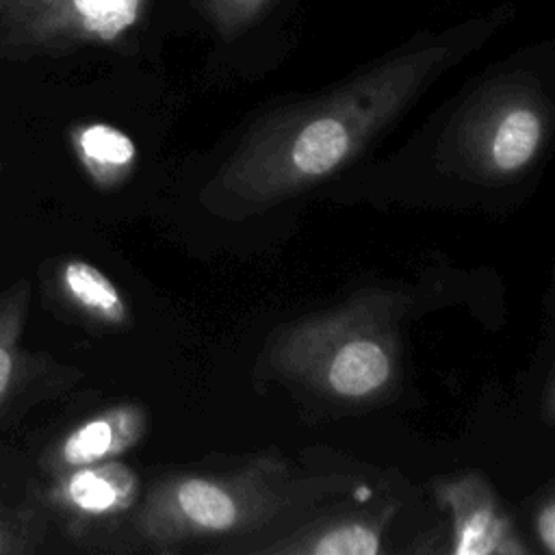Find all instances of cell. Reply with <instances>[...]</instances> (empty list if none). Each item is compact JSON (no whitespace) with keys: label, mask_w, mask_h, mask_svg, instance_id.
I'll return each mask as SVG.
<instances>
[{"label":"cell","mask_w":555,"mask_h":555,"mask_svg":"<svg viewBox=\"0 0 555 555\" xmlns=\"http://www.w3.org/2000/svg\"><path fill=\"white\" fill-rule=\"evenodd\" d=\"M69 139L82 169L100 189L121 184L134 167L137 147L132 139L111 124L76 126Z\"/></svg>","instance_id":"10"},{"label":"cell","mask_w":555,"mask_h":555,"mask_svg":"<svg viewBox=\"0 0 555 555\" xmlns=\"http://www.w3.org/2000/svg\"><path fill=\"white\" fill-rule=\"evenodd\" d=\"M147 0H0V30L28 52L108 46L141 20Z\"/></svg>","instance_id":"5"},{"label":"cell","mask_w":555,"mask_h":555,"mask_svg":"<svg viewBox=\"0 0 555 555\" xmlns=\"http://www.w3.org/2000/svg\"><path fill=\"white\" fill-rule=\"evenodd\" d=\"M496 26L477 20L416 39L336 89L267 115L206 186V204L247 217L336 173Z\"/></svg>","instance_id":"1"},{"label":"cell","mask_w":555,"mask_h":555,"mask_svg":"<svg viewBox=\"0 0 555 555\" xmlns=\"http://www.w3.org/2000/svg\"><path fill=\"white\" fill-rule=\"evenodd\" d=\"M551 106L529 76H503L479 89L453 121L447 160L460 173L494 182L518 176L540 154Z\"/></svg>","instance_id":"4"},{"label":"cell","mask_w":555,"mask_h":555,"mask_svg":"<svg viewBox=\"0 0 555 555\" xmlns=\"http://www.w3.org/2000/svg\"><path fill=\"white\" fill-rule=\"evenodd\" d=\"M533 527H535V533H538V538H540L544 551H546L548 555H553V553H555V503H553L551 496H548V499L544 501V505L538 509Z\"/></svg>","instance_id":"15"},{"label":"cell","mask_w":555,"mask_h":555,"mask_svg":"<svg viewBox=\"0 0 555 555\" xmlns=\"http://www.w3.org/2000/svg\"><path fill=\"white\" fill-rule=\"evenodd\" d=\"M349 475H297L275 457H258L232 473H180L154 483L134 531L152 548L171 553L208 538H236L332 496L349 494Z\"/></svg>","instance_id":"2"},{"label":"cell","mask_w":555,"mask_h":555,"mask_svg":"<svg viewBox=\"0 0 555 555\" xmlns=\"http://www.w3.org/2000/svg\"><path fill=\"white\" fill-rule=\"evenodd\" d=\"M63 297L89 319L104 325H124L128 321V306L119 288L87 260L69 258L56 273Z\"/></svg>","instance_id":"11"},{"label":"cell","mask_w":555,"mask_h":555,"mask_svg":"<svg viewBox=\"0 0 555 555\" xmlns=\"http://www.w3.org/2000/svg\"><path fill=\"white\" fill-rule=\"evenodd\" d=\"M33 516L24 512L0 509V555L26 553L35 548V525Z\"/></svg>","instance_id":"14"},{"label":"cell","mask_w":555,"mask_h":555,"mask_svg":"<svg viewBox=\"0 0 555 555\" xmlns=\"http://www.w3.org/2000/svg\"><path fill=\"white\" fill-rule=\"evenodd\" d=\"M271 0H202L206 17L223 39H234L264 11Z\"/></svg>","instance_id":"13"},{"label":"cell","mask_w":555,"mask_h":555,"mask_svg":"<svg viewBox=\"0 0 555 555\" xmlns=\"http://www.w3.org/2000/svg\"><path fill=\"white\" fill-rule=\"evenodd\" d=\"M438 501L451 514L453 553L457 555H529L488 481L475 473L442 481Z\"/></svg>","instance_id":"6"},{"label":"cell","mask_w":555,"mask_h":555,"mask_svg":"<svg viewBox=\"0 0 555 555\" xmlns=\"http://www.w3.org/2000/svg\"><path fill=\"white\" fill-rule=\"evenodd\" d=\"M403 297L375 291L282 332L269 364L284 377L349 401L382 395L397 377Z\"/></svg>","instance_id":"3"},{"label":"cell","mask_w":555,"mask_h":555,"mask_svg":"<svg viewBox=\"0 0 555 555\" xmlns=\"http://www.w3.org/2000/svg\"><path fill=\"white\" fill-rule=\"evenodd\" d=\"M395 507L366 512H345L327 520L299 527L288 538L251 551L284 555H375L382 548V529L392 518Z\"/></svg>","instance_id":"9"},{"label":"cell","mask_w":555,"mask_h":555,"mask_svg":"<svg viewBox=\"0 0 555 555\" xmlns=\"http://www.w3.org/2000/svg\"><path fill=\"white\" fill-rule=\"evenodd\" d=\"M28 299L30 286L26 280L15 282L0 295V405L4 403V397L11 390L15 377L20 336L28 314Z\"/></svg>","instance_id":"12"},{"label":"cell","mask_w":555,"mask_h":555,"mask_svg":"<svg viewBox=\"0 0 555 555\" xmlns=\"http://www.w3.org/2000/svg\"><path fill=\"white\" fill-rule=\"evenodd\" d=\"M137 473L115 460L54 475L50 503L74 520H102L128 512L139 499Z\"/></svg>","instance_id":"7"},{"label":"cell","mask_w":555,"mask_h":555,"mask_svg":"<svg viewBox=\"0 0 555 555\" xmlns=\"http://www.w3.org/2000/svg\"><path fill=\"white\" fill-rule=\"evenodd\" d=\"M145 412L134 403H121L72 427L43 455L48 473L59 475L78 466L113 460L132 449L145 434Z\"/></svg>","instance_id":"8"}]
</instances>
